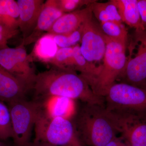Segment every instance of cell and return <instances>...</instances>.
I'll use <instances>...</instances> for the list:
<instances>
[{
    "label": "cell",
    "mask_w": 146,
    "mask_h": 146,
    "mask_svg": "<svg viewBox=\"0 0 146 146\" xmlns=\"http://www.w3.org/2000/svg\"><path fill=\"white\" fill-rule=\"evenodd\" d=\"M31 90L37 99L60 97L80 100L84 104L105 105L104 98L95 94L82 77L70 69L53 67L36 74Z\"/></svg>",
    "instance_id": "6da1fadb"
},
{
    "label": "cell",
    "mask_w": 146,
    "mask_h": 146,
    "mask_svg": "<svg viewBox=\"0 0 146 146\" xmlns=\"http://www.w3.org/2000/svg\"><path fill=\"white\" fill-rule=\"evenodd\" d=\"M73 123L82 143L88 146H105L119 133L104 105L84 104Z\"/></svg>",
    "instance_id": "7a4b0ae2"
},
{
    "label": "cell",
    "mask_w": 146,
    "mask_h": 146,
    "mask_svg": "<svg viewBox=\"0 0 146 146\" xmlns=\"http://www.w3.org/2000/svg\"><path fill=\"white\" fill-rule=\"evenodd\" d=\"M106 49L103 63L100 65L95 75L85 80L94 94L104 98L122 74L127 60L126 50L127 43L111 39L106 35Z\"/></svg>",
    "instance_id": "3957f363"
},
{
    "label": "cell",
    "mask_w": 146,
    "mask_h": 146,
    "mask_svg": "<svg viewBox=\"0 0 146 146\" xmlns=\"http://www.w3.org/2000/svg\"><path fill=\"white\" fill-rule=\"evenodd\" d=\"M34 127V142L55 146H83L73 122L68 118L50 117L43 107L38 114Z\"/></svg>",
    "instance_id": "277c9868"
},
{
    "label": "cell",
    "mask_w": 146,
    "mask_h": 146,
    "mask_svg": "<svg viewBox=\"0 0 146 146\" xmlns=\"http://www.w3.org/2000/svg\"><path fill=\"white\" fill-rule=\"evenodd\" d=\"M128 47L129 54L125 68L118 80L145 89L146 29L135 30Z\"/></svg>",
    "instance_id": "5b68a950"
},
{
    "label": "cell",
    "mask_w": 146,
    "mask_h": 146,
    "mask_svg": "<svg viewBox=\"0 0 146 146\" xmlns=\"http://www.w3.org/2000/svg\"><path fill=\"white\" fill-rule=\"evenodd\" d=\"M9 106L14 144L27 146L31 143L32 131L43 104L25 99L11 103Z\"/></svg>",
    "instance_id": "8992f818"
},
{
    "label": "cell",
    "mask_w": 146,
    "mask_h": 146,
    "mask_svg": "<svg viewBox=\"0 0 146 146\" xmlns=\"http://www.w3.org/2000/svg\"><path fill=\"white\" fill-rule=\"evenodd\" d=\"M106 110L146 112V90L125 83H115L105 96Z\"/></svg>",
    "instance_id": "52a82bcc"
},
{
    "label": "cell",
    "mask_w": 146,
    "mask_h": 146,
    "mask_svg": "<svg viewBox=\"0 0 146 146\" xmlns=\"http://www.w3.org/2000/svg\"><path fill=\"white\" fill-rule=\"evenodd\" d=\"M25 46L21 44L15 48L7 46L0 47V66L13 74L31 90L36 74Z\"/></svg>",
    "instance_id": "ba28073f"
},
{
    "label": "cell",
    "mask_w": 146,
    "mask_h": 146,
    "mask_svg": "<svg viewBox=\"0 0 146 146\" xmlns=\"http://www.w3.org/2000/svg\"><path fill=\"white\" fill-rule=\"evenodd\" d=\"M106 110L119 133L130 146H146V112Z\"/></svg>",
    "instance_id": "9c48e42d"
},
{
    "label": "cell",
    "mask_w": 146,
    "mask_h": 146,
    "mask_svg": "<svg viewBox=\"0 0 146 146\" xmlns=\"http://www.w3.org/2000/svg\"><path fill=\"white\" fill-rule=\"evenodd\" d=\"M80 51L86 60L94 64L103 59L106 49L105 35L91 15L81 25Z\"/></svg>",
    "instance_id": "30bf717a"
},
{
    "label": "cell",
    "mask_w": 146,
    "mask_h": 146,
    "mask_svg": "<svg viewBox=\"0 0 146 146\" xmlns=\"http://www.w3.org/2000/svg\"><path fill=\"white\" fill-rule=\"evenodd\" d=\"M65 14L58 5L56 0H48L44 5L37 20L36 26L31 34L23 39L25 46L36 42L49 30L58 19Z\"/></svg>",
    "instance_id": "8fae6325"
},
{
    "label": "cell",
    "mask_w": 146,
    "mask_h": 146,
    "mask_svg": "<svg viewBox=\"0 0 146 146\" xmlns=\"http://www.w3.org/2000/svg\"><path fill=\"white\" fill-rule=\"evenodd\" d=\"M91 3L82 9L63 14L46 33L53 35H67L78 29L86 19L93 15Z\"/></svg>",
    "instance_id": "7c38bea8"
},
{
    "label": "cell",
    "mask_w": 146,
    "mask_h": 146,
    "mask_svg": "<svg viewBox=\"0 0 146 146\" xmlns=\"http://www.w3.org/2000/svg\"><path fill=\"white\" fill-rule=\"evenodd\" d=\"M19 28L25 39L33 31L44 3L43 0H18Z\"/></svg>",
    "instance_id": "4fadbf2b"
},
{
    "label": "cell",
    "mask_w": 146,
    "mask_h": 146,
    "mask_svg": "<svg viewBox=\"0 0 146 146\" xmlns=\"http://www.w3.org/2000/svg\"><path fill=\"white\" fill-rule=\"evenodd\" d=\"M29 91L15 76L0 66V101L9 104L25 99Z\"/></svg>",
    "instance_id": "5bb4252c"
},
{
    "label": "cell",
    "mask_w": 146,
    "mask_h": 146,
    "mask_svg": "<svg viewBox=\"0 0 146 146\" xmlns=\"http://www.w3.org/2000/svg\"><path fill=\"white\" fill-rule=\"evenodd\" d=\"M122 22L135 30H143L141 15L138 8V0H113Z\"/></svg>",
    "instance_id": "9a60e30c"
},
{
    "label": "cell",
    "mask_w": 146,
    "mask_h": 146,
    "mask_svg": "<svg viewBox=\"0 0 146 146\" xmlns=\"http://www.w3.org/2000/svg\"><path fill=\"white\" fill-rule=\"evenodd\" d=\"M58 47L54 42L53 35L46 33L36 42L30 54L31 61H40L49 64L56 54Z\"/></svg>",
    "instance_id": "2e32d148"
},
{
    "label": "cell",
    "mask_w": 146,
    "mask_h": 146,
    "mask_svg": "<svg viewBox=\"0 0 146 146\" xmlns=\"http://www.w3.org/2000/svg\"><path fill=\"white\" fill-rule=\"evenodd\" d=\"M19 9L14 0H0V24L11 30L19 28Z\"/></svg>",
    "instance_id": "e0dca14e"
},
{
    "label": "cell",
    "mask_w": 146,
    "mask_h": 146,
    "mask_svg": "<svg viewBox=\"0 0 146 146\" xmlns=\"http://www.w3.org/2000/svg\"><path fill=\"white\" fill-rule=\"evenodd\" d=\"M91 6L93 15L100 23L106 22L122 23L113 0L105 3L98 2L95 1L91 3Z\"/></svg>",
    "instance_id": "ac0fdd59"
},
{
    "label": "cell",
    "mask_w": 146,
    "mask_h": 146,
    "mask_svg": "<svg viewBox=\"0 0 146 146\" xmlns=\"http://www.w3.org/2000/svg\"><path fill=\"white\" fill-rule=\"evenodd\" d=\"M45 102L44 110L53 117L67 118L71 110L72 100L64 97H53L47 98Z\"/></svg>",
    "instance_id": "d6986e66"
},
{
    "label": "cell",
    "mask_w": 146,
    "mask_h": 146,
    "mask_svg": "<svg viewBox=\"0 0 146 146\" xmlns=\"http://www.w3.org/2000/svg\"><path fill=\"white\" fill-rule=\"evenodd\" d=\"M103 32L106 36L124 43H127L128 32L122 23L106 22L100 23Z\"/></svg>",
    "instance_id": "ffe728a7"
},
{
    "label": "cell",
    "mask_w": 146,
    "mask_h": 146,
    "mask_svg": "<svg viewBox=\"0 0 146 146\" xmlns=\"http://www.w3.org/2000/svg\"><path fill=\"white\" fill-rule=\"evenodd\" d=\"M13 131L9 108L0 101V139L13 138Z\"/></svg>",
    "instance_id": "44dd1931"
},
{
    "label": "cell",
    "mask_w": 146,
    "mask_h": 146,
    "mask_svg": "<svg viewBox=\"0 0 146 146\" xmlns=\"http://www.w3.org/2000/svg\"><path fill=\"white\" fill-rule=\"evenodd\" d=\"M82 38V29L80 27L77 30L67 35H53V39L59 48H69L78 44Z\"/></svg>",
    "instance_id": "7402d4cb"
},
{
    "label": "cell",
    "mask_w": 146,
    "mask_h": 146,
    "mask_svg": "<svg viewBox=\"0 0 146 146\" xmlns=\"http://www.w3.org/2000/svg\"><path fill=\"white\" fill-rule=\"evenodd\" d=\"M58 48L57 52L49 64L53 67L63 70L69 69L68 65L73 54V48Z\"/></svg>",
    "instance_id": "603a6c76"
},
{
    "label": "cell",
    "mask_w": 146,
    "mask_h": 146,
    "mask_svg": "<svg viewBox=\"0 0 146 146\" xmlns=\"http://www.w3.org/2000/svg\"><path fill=\"white\" fill-rule=\"evenodd\" d=\"M58 5L64 13H71L84 5L94 2L92 0H56Z\"/></svg>",
    "instance_id": "cb8c5ba5"
},
{
    "label": "cell",
    "mask_w": 146,
    "mask_h": 146,
    "mask_svg": "<svg viewBox=\"0 0 146 146\" xmlns=\"http://www.w3.org/2000/svg\"><path fill=\"white\" fill-rule=\"evenodd\" d=\"M138 5L142 25L146 29V0H138Z\"/></svg>",
    "instance_id": "d4e9b609"
},
{
    "label": "cell",
    "mask_w": 146,
    "mask_h": 146,
    "mask_svg": "<svg viewBox=\"0 0 146 146\" xmlns=\"http://www.w3.org/2000/svg\"><path fill=\"white\" fill-rule=\"evenodd\" d=\"M105 146H130L122 136H116Z\"/></svg>",
    "instance_id": "484cf974"
},
{
    "label": "cell",
    "mask_w": 146,
    "mask_h": 146,
    "mask_svg": "<svg viewBox=\"0 0 146 146\" xmlns=\"http://www.w3.org/2000/svg\"><path fill=\"white\" fill-rule=\"evenodd\" d=\"M11 38L10 36L0 33V47L7 46V40Z\"/></svg>",
    "instance_id": "4316f807"
},
{
    "label": "cell",
    "mask_w": 146,
    "mask_h": 146,
    "mask_svg": "<svg viewBox=\"0 0 146 146\" xmlns=\"http://www.w3.org/2000/svg\"><path fill=\"white\" fill-rule=\"evenodd\" d=\"M27 146H55L50 145V144L46 143H42V142H34L33 143L31 142Z\"/></svg>",
    "instance_id": "83f0119b"
},
{
    "label": "cell",
    "mask_w": 146,
    "mask_h": 146,
    "mask_svg": "<svg viewBox=\"0 0 146 146\" xmlns=\"http://www.w3.org/2000/svg\"><path fill=\"white\" fill-rule=\"evenodd\" d=\"M0 146H3L2 145H1V144L0 143Z\"/></svg>",
    "instance_id": "f1b7e54d"
},
{
    "label": "cell",
    "mask_w": 146,
    "mask_h": 146,
    "mask_svg": "<svg viewBox=\"0 0 146 146\" xmlns=\"http://www.w3.org/2000/svg\"><path fill=\"white\" fill-rule=\"evenodd\" d=\"M145 89L146 90V86H145Z\"/></svg>",
    "instance_id": "f546056e"
},
{
    "label": "cell",
    "mask_w": 146,
    "mask_h": 146,
    "mask_svg": "<svg viewBox=\"0 0 146 146\" xmlns=\"http://www.w3.org/2000/svg\"></svg>",
    "instance_id": "4dcf8cb0"
}]
</instances>
